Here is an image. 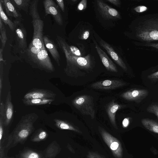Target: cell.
<instances>
[{"instance_id":"1","label":"cell","mask_w":158,"mask_h":158,"mask_svg":"<svg viewBox=\"0 0 158 158\" xmlns=\"http://www.w3.org/2000/svg\"><path fill=\"white\" fill-rule=\"evenodd\" d=\"M133 37L137 42L158 41V13L137 17L133 22Z\"/></svg>"},{"instance_id":"2","label":"cell","mask_w":158,"mask_h":158,"mask_svg":"<svg viewBox=\"0 0 158 158\" xmlns=\"http://www.w3.org/2000/svg\"><path fill=\"white\" fill-rule=\"evenodd\" d=\"M63 39L57 36L56 40L57 45L64 54L66 60L64 71L70 77L77 78L85 75L93 68V64L89 57H81L71 53L65 46Z\"/></svg>"},{"instance_id":"3","label":"cell","mask_w":158,"mask_h":158,"mask_svg":"<svg viewBox=\"0 0 158 158\" xmlns=\"http://www.w3.org/2000/svg\"><path fill=\"white\" fill-rule=\"evenodd\" d=\"M39 1V0L31 1L29 8V14L32 19L33 29V36L31 42L35 47L41 49L45 46L43 39L44 23L38 11Z\"/></svg>"},{"instance_id":"4","label":"cell","mask_w":158,"mask_h":158,"mask_svg":"<svg viewBox=\"0 0 158 158\" xmlns=\"http://www.w3.org/2000/svg\"><path fill=\"white\" fill-rule=\"evenodd\" d=\"M37 117L34 114H27L22 117L14 131L10 141L13 144L22 143L26 140L34 129L33 124Z\"/></svg>"},{"instance_id":"5","label":"cell","mask_w":158,"mask_h":158,"mask_svg":"<svg viewBox=\"0 0 158 158\" xmlns=\"http://www.w3.org/2000/svg\"><path fill=\"white\" fill-rule=\"evenodd\" d=\"M73 105L82 114L90 116L92 119L95 116V110L93 98L84 95L76 97L73 101Z\"/></svg>"},{"instance_id":"6","label":"cell","mask_w":158,"mask_h":158,"mask_svg":"<svg viewBox=\"0 0 158 158\" xmlns=\"http://www.w3.org/2000/svg\"><path fill=\"white\" fill-rule=\"evenodd\" d=\"M99 131L106 144L116 158H122L123 148L119 141L103 128L99 127Z\"/></svg>"},{"instance_id":"7","label":"cell","mask_w":158,"mask_h":158,"mask_svg":"<svg viewBox=\"0 0 158 158\" xmlns=\"http://www.w3.org/2000/svg\"><path fill=\"white\" fill-rule=\"evenodd\" d=\"M38 68L47 72H51L55 68L48 56L45 46L44 47L36 57L31 62Z\"/></svg>"},{"instance_id":"8","label":"cell","mask_w":158,"mask_h":158,"mask_svg":"<svg viewBox=\"0 0 158 158\" xmlns=\"http://www.w3.org/2000/svg\"><path fill=\"white\" fill-rule=\"evenodd\" d=\"M16 23L15 30L16 40L18 47L20 50V53H23L27 48V32L25 28L21 21L15 20Z\"/></svg>"},{"instance_id":"9","label":"cell","mask_w":158,"mask_h":158,"mask_svg":"<svg viewBox=\"0 0 158 158\" xmlns=\"http://www.w3.org/2000/svg\"><path fill=\"white\" fill-rule=\"evenodd\" d=\"M45 15H51L56 23L59 25L63 24L62 16L58 6L52 0H45L43 1Z\"/></svg>"},{"instance_id":"10","label":"cell","mask_w":158,"mask_h":158,"mask_svg":"<svg viewBox=\"0 0 158 158\" xmlns=\"http://www.w3.org/2000/svg\"><path fill=\"white\" fill-rule=\"evenodd\" d=\"M148 93L147 89H132L123 93L121 96L127 100L139 103L148 96Z\"/></svg>"},{"instance_id":"11","label":"cell","mask_w":158,"mask_h":158,"mask_svg":"<svg viewBox=\"0 0 158 158\" xmlns=\"http://www.w3.org/2000/svg\"><path fill=\"white\" fill-rule=\"evenodd\" d=\"M127 83L117 80H106L95 82L91 84V87L97 89H114L124 86Z\"/></svg>"},{"instance_id":"12","label":"cell","mask_w":158,"mask_h":158,"mask_svg":"<svg viewBox=\"0 0 158 158\" xmlns=\"http://www.w3.org/2000/svg\"><path fill=\"white\" fill-rule=\"evenodd\" d=\"M97 3L98 10L103 17L107 19L120 18V15L118 11L108 6L102 0H97Z\"/></svg>"},{"instance_id":"13","label":"cell","mask_w":158,"mask_h":158,"mask_svg":"<svg viewBox=\"0 0 158 158\" xmlns=\"http://www.w3.org/2000/svg\"><path fill=\"white\" fill-rule=\"evenodd\" d=\"M56 94L54 92L47 89H35L27 93L23 99L45 98L54 99Z\"/></svg>"},{"instance_id":"14","label":"cell","mask_w":158,"mask_h":158,"mask_svg":"<svg viewBox=\"0 0 158 158\" xmlns=\"http://www.w3.org/2000/svg\"><path fill=\"white\" fill-rule=\"evenodd\" d=\"M94 43L96 50L103 64L106 69L109 71L117 72L118 69L106 53L99 47L95 40H94Z\"/></svg>"},{"instance_id":"15","label":"cell","mask_w":158,"mask_h":158,"mask_svg":"<svg viewBox=\"0 0 158 158\" xmlns=\"http://www.w3.org/2000/svg\"><path fill=\"white\" fill-rule=\"evenodd\" d=\"M13 114V106L11 101V92L9 91L7 95L5 104L4 116V125L7 127L10 123Z\"/></svg>"},{"instance_id":"16","label":"cell","mask_w":158,"mask_h":158,"mask_svg":"<svg viewBox=\"0 0 158 158\" xmlns=\"http://www.w3.org/2000/svg\"><path fill=\"white\" fill-rule=\"evenodd\" d=\"M43 39L45 46L50 52L57 65H60V57L56 45L53 41L48 35L43 36Z\"/></svg>"},{"instance_id":"17","label":"cell","mask_w":158,"mask_h":158,"mask_svg":"<svg viewBox=\"0 0 158 158\" xmlns=\"http://www.w3.org/2000/svg\"><path fill=\"white\" fill-rule=\"evenodd\" d=\"M100 43L114 61L124 70L127 71V68L125 63L113 48L108 43L102 40H100Z\"/></svg>"},{"instance_id":"18","label":"cell","mask_w":158,"mask_h":158,"mask_svg":"<svg viewBox=\"0 0 158 158\" xmlns=\"http://www.w3.org/2000/svg\"><path fill=\"white\" fill-rule=\"evenodd\" d=\"M5 9L6 14L9 17L15 19V20L22 21V16L21 13L10 0H1Z\"/></svg>"},{"instance_id":"19","label":"cell","mask_w":158,"mask_h":158,"mask_svg":"<svg viewBox=\"0 0 158 158\" xmlns=\"http://www.w3.org/2000/svg\"><path fill=\"white\" fill-rule=\"evenodd\" d=\"M123 107V106L112 101L108 105L106 111L109 119L113 126L117 129L115 121V115L116 112Z\"/></svg>"},{"instance_id":"20","label":"cell","mask_w":158,"mask_h":158,"mask_svg":"<svg viewBox=\"0 0 158 158\" xmlns=\"http://www.w3.org/2000/svg\"><path fill=\"white\" fill-rule=\"evenodd\" d=\"M59 146L53 142L48 147L44 153V158H55L59 152Z\"/></svg>"},{"instance_id":"21","label":"cell","mask_w":158,"mask_h":158,"mask_svg":"<svg viewBox=\"0 0 158 158\" xmlns=\"http://www.w3.org/2000/svg\"><path fill=\"white\" fill-rule=\"evenodd\" d=\"M54 121L56 126L60 129L71 130L79 133L81 132L78 129L66 121L58 119H54Z\"/></svg>"},{"instance_id":"22","label":"cell","mask_w":158,"mask_h":158,"mask_svg":"<svg viewBox=\"0 0 158 158\" xmlns=\"http://www.w3.org/2000/svg\"><path fill=\"white\" fill-rule=\"evenodd\" d=\"M41 50V49L34 46L31 42L22 54H26L25 57H27L26 58H27L28 61L31 62L36 57Z\"/></svg>"},{"instance_id":"23","label":"cell","mask_w":158,"mask_h":158,"mask_svg":"<svg viewBox=\"0 0 158 158\" xmlns=\"http://www.w3.org/2000/svg\"><path fill=\"white\" fill-rule=\"evenodd\" d=\"M12 4L19 10H22L27 14L29 12L28 9L31 2V0H11Z\"/></svg>"},{"instance_id":"24","label":"cell","mask_w":158,"mask_h":158,"mask_svg":"<svg viewBox=\"0 0 158 158\" xmlns=\"http://www.w3.org/2000/svg\"><path fill=\"white\" fill-rule=\"evenodd\" d=\"M54 99L45 98H33L23 99V103L26 106H37L47 104L53 102Z\"/></svg>"},{"instance_id":"25","label":"cell","mask_w":158,"mask_h":158,"mask_svg":"<svg viewBox=\"0 0 158 158\" xmlns=\"http://www.w3.org/2000/svg\"><path fill=\"white\" fill-rule=\"evenodd\" d=\"M143 126L147 129L153 132L158 134V123L149 118H143L141 120Z\"/></svg>"},{"instance_id":"26","label":"cell","mask_w":158,"mask_h":158,"mask_svg":"<svg viewBox=\"0 0 158 158\" xmlns=\"http://www.w3.org/2000/svg\"><path fill=\"white\" fill-rule=\"evenodd\" d=\"M2 4V2L0 0V18L6 25L9 27L11 31H14L15 30L16 23L14 21L13 22L10 19L5 13L3 10Z\"/></svg>"},{"instance_id":"27","label":"cell","mask_w":158,"mask_h":158,"mask_svg":"<svg viewBox=\"0 0 158 158\" xmlns=\"http://www.w3.org/2000/svg\"><path fill=\"white\" fill-rule=\"evenodd\" d=\"M19 158H43L39 153L30 149L23 151L19 156Z\"/></svg>"},{"instance_id":"28","label":"cell","mask_w":158,"mask_h":158,"mask_svg":"<svg viewBox=\"0 0 158 158\" xmlns=\"http://www.w3.org/2000/svg\"><path fill=\"white\" fill-rule=\"evenodd\" d=\"M2 22L1 19L0 18V38L1 42L0 48L3 50L7 39L6 35V29Z\"/></svg>"},{"instance_id":"29","label":"cell","mask_w":158,"mask_h":158,"mask_svg":"<svg viewBox=\"0 0 158 158\" xmlns=\"http://www.w3.org/2000/svg\"><path fill=\"white\" fill-rule=\"evenodd\" d=\"M48 135V133L45 131L43 129H40L33 136L31 141L34 142L43 141L47 138Z\"/></svg>"},{"instance_id":"30","label":"cell","mask_w":158,"mask_h":158,"mask_svg":"<svg viewBox=\"0 0 158 158\" xmlns=\"http://www.w3.org/2000/svg\"><path fill=\"white\" fill-rule=\"evenodd\" d=\"M148 112L155 114L158 118V103L152 104L147 109Z\"/></svg>"},{"instance_id":"31","label":"cell","mask_w":158,"mask_h":158,"mask_svg":"<svg viewBox=\"0 0 158 158\" xmlns=\"http://www.w3.org/2000/svg\"><path fill=\"white\" fill-rule=\"evenodd\" d=\"M137 43L136 44L137 46L145 47L158 50V43Z\"/></svg>"},{"instance_id":"32","label":"cell","mask_w":158,"mask_h":158,"mask_svg":"<svg viewBox=\"0 0 158 158\" xmlns=\"http://www.w3.org/2000/svg\"><path fill=\"white\" fill-rule=\"evenodd\" d=\"M0 62V102L1 101L2 91V82L3 79V64L2 62Z\"/></svg>"},{"instance_id":"33","label":"cell","mask_w":158,"mask_h":158,"mask_svg":"<svg viewBox=\"0 0 158 158\" xmlns=\"http://www.w3.org/2000/svg\"><path fill=\"white\" fill-rule=\"evenodd\" d=\"M148 78L152 81H158V71L148 75Z\"/></svg>"},{"instance_id":"34","label":"cell","mask_w":158,"mask_h":158,"mask_svg":"<svg viewBox=\"0 0 158 158\" xmlns=\"http://www.w3.org/2000/svg\"><path fill=\"white\" fill-rule=\"evenodd\" d=\"M87 0H82L81 1L78 5L77 9L82 10L85 9L86 7Z\"/></svg>"},{"instance_id":"35","label":"cell","mask_w":158,"mask_h":158,"mask_svg":"<svg viewBox=\"0 0 158 158\" xmlns=\"http://www.w3.org/2000/svg\"><path fill=\"white\" fill-rule=\"evenodd\" d=\"M148 8L144 6H139L135 7L134 10L137 12L141 13L146 11Z\"/></svg>"},{"instance_id":"36","label":"cell","mask_w":158,"mask_h":158,"mask_svg":"<svg viewBox=\"0 0 158 158\" xmlns=\"http://www.w3.org/2000/svg\"><path fill=\"white\" fill-rule=\"evenodd\" d=\"M87 157V158H103L98 154L94 152H89Z\"/></svg>"},{"instance_id":"37","label":"cell","mask_w":158,"mask_h":158,"mask_svg":"<svg viewBox=\"0 0 158 158\" xmlns=\"http://www.w3.org/2000/svg\"><path fill=\"white\" fill-rule=\"evenodd\" d=\"M56 2L63 12L65 11L64 1L63 0H56Z\"/></svg>"},{"instance_id":"38","label":"cell","mask_w":158,"mask_h":158,"mask_svg":"<svg viewBox=\"0 0 158 158\" xmlns=\"http://www.w3.org/2000/svg\"><path fill=\"white\" fill-rule=\"evenodd\" d=\"M129 118H125L122 122V125L123 127H127L129 125Z\"/></svg>"},{"instance_id":"39","label":"cell","mask_w":158,"mask_h":158,"mask_svg":"<svg viewBox=\"0 0 158 158\" xmlns=\"http://www.w3.org/2000/svg\"><path fill=\"white\" fill-rule=\"evenodd\" d=\"M107 1L116 6H119L121 4V1L119 0H107Z\"/></svg>"},{"instance_id":"40","label":"cell","mask_w":158,"mask_h":158,"mask_svg":"<svg viewBox=\"0 0 158 158\" xmlns=\"http://www.w3.org/2000/svg\"><path fill=\"white\" fill-rule=\"evenodd\" d=\"M89 32L88 31H85L82 35V39L83 40H86L89 37Z\"/></svg>"},{"instance_id":"41","label":"cell","mask_w":158,"mask_h":158,"mask_svg":"<svg viewBox=\"0 0 158 158\" xmlns=\"http://www.w3.org/2000/svg\"><path fill=\"white\" fill-rule=\"evenodd\" d=\"M3 50L0 48V62H5V60H4L2 56Z\"/></svg>"},{"instance_id":"42","label":"cell","mask_w":158,"mask_h":158,"mask_svg":"<svg viewBox=\"0 0 158 158\" xmlns=\"http://www.w3.org/2000/svg\"><path fill=\"white\" fill-rule=\"evenodd\" d=\"M68 148L72 152H74V150L70 146H68Z\"/></svg>"},{"instance_id":"43","label":"cell","mask_w":158,"mask_h":158,"mask_svg":"<svg viewBox=\"0 0 158 158\" xmlns=\"http://www.w3.org/2000/svg\"><path fill=\"white\" fill-rule=\"evenodd\" d=\"M72 1L73 2H76V1H77V0H72Z\"/></svg>"},{"instance_id":"44","label":"cell","mask_w":158,"mask_h":158,"mask_svg":"<svg viewBox=\"0 0 158 158\" xmlns=\"http://www.w3.org/2000/svg\"></svg>"}]
</instances>
